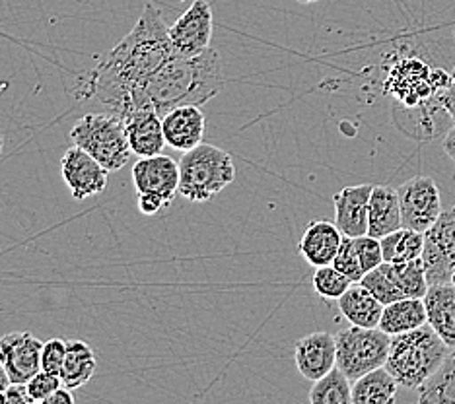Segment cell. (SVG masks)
Returning a JSON list of instances; mask_svg holds the SVG:
<instances>
[{"instance_id": "2e32d148", "label": "cell", "mask_w": 455, "mask_h": 404, "mask_svg": "<svg viewBox=\"0 0 455 404\" xmlns=\"http://www.w3.org/2000/svg\"><path fill=\"white\" fill-rule=\"evenodd\" d=\"M204 113L199 106L175 107L162 117L165 142L180 152L199 147L204 137Z\"/></svg>"}, {"instance_id": "83f0119b", "label": "cell", "mask_w": 455, "mask_h": 404, "mask_svg": "<svg viewBox=\"0 0 455 404\" xmlns=\"http://www.w3.org/2000/svg\"><path fill=\"white\" fill-rule=\"evenodd\" d=\"M307 399L312 404H353V381L339 368H333L327 376L314 381Z\"/></svg>"}, {"instance_id": "603a6c76", "label": "cell", "mask_w": 455, "mask_h": 404, "mask_svg": "<svg viewBox=\"0 0 455 404\" xmlns=\"http://www.w3.org/2000/svg\"><path fill=\"white\" fill-rule=\"evenodd\" d=\"M397 391L399 383L386 366H381L353 381V404H393Z\"/></svg>"}, {"instance_id": "4316f807", "label": "cell", "mask_w": 455, "mask_h": 404, "mask_svg": "<svg viewBox=\"0 0 455 404\" xmlns=\"http://www.w3.org/2000/svg\"><path fill=\"white\" fill-rule=\"evenodd\" d=\"M386 266L401 299L427 296L430 284L427 273H424L422 258H415V261L409 263H386Z\"/></svg>"}, {"instance_id": "cb8c5ba5", "label": "cell", "mask_w": 455, "mask_h": 404, "mask_svg": "<svg viewBox=\"0 0 455 404\" xmlns=\"http://www.w3.org/2000/svg\"><path fill=\"white\" fill-rule=\"evenodd\" d=\"M96 373V356L84 340H67V356L63 369H60V381L63 385L78 389L94 377Z\"/></svg>"}, {"instance_id": "4fadbf2b", "label": "cell", "mask_w": 455, "mask_h": 404, "mask_svg": "<svg viewBox=\"0 0 455 404\" xmlns=\"http://www.w3.org/2000/svg\"><path fill=\"white\" fill-rule=\"evenodd\" d=\"M41 350L44 342L26 330L8 333L0 338V361L10 383H28L41 371Z\"/></svg>"}, {"instance_id": "60d3db41", "label": "cell", "mask_w": 455, "mask_h": 404, "mask_svg": "<svg viewBox=\"0 0 455 404\" xmlns=\"http://www.w3.org/2000/svg\"><path fill=\"white\" fill-rule=\"evenodd\" d=\"M0 404H6V392H4V389H0Z\"/></svg>"}, {"instance_id": "44dd1931", "label": "cell", "mask_w": 455, "mask_h": 404, "mask_svg": "<svg viewBox=\"0 0 455 404\" xmlns=\"http://www.w3.org/2000/svg\"><path fill=\"white\" fill-rule=\"evenodd\" d=\"M339 311L350 325L374 329L379 325L384 304L360 282H355L339 299Z\"/></svg>"}, {"instance_id": "8d00e7d4", "label": "cell", "mask_w": 455, "mask_h": 404, "mask_svg": "<svg viewBox=\"0 0 455 404\" xmlns=\"http://www.w3.org/2000/svg\"><path fill=\"white\" fill-rule=\"evenodd\" d=\"M72 402H75V397H72L70 389L65 387V385H60L44 404H72Z\"/></svg>"}, {"instance_id": "9c48e42d", "label": "cell", "mask_w": 455, "mask_h": 404, "mask_svg": "<svg viewBox=\"0 0 455 404\" xmlns=\"http://www.w3.org/2000/svg\"><path fill=\"white\" fill-rule=\"evenodd\" d=\"M403 226L427 234L442 214V199L436 181L428 175H419L403 183L399 189Z\"/></svg>"}, {"instance_id": "7a4b0ae2", "label": "cell", "mask_w": 455, "mask_h": 404, "mask_svg": "<svg viewBox=\"0 0 455 404\" xmlns=\"http://www.w3.org/2000/svg\"><path fill=\"white\" fill-rule=\"evenodd\" d=\"M224 82V65L216 49L209 47L195 57L173 55L134 93L132 111L152 109L164 117L181 106L203 107L219 96Z\"/></svg>"}, {"instance_id": "7c38bea8", "label": "cell", "mask_w": 455, "mask_h": 404, "mask_svg": "<svg viewBox=\"0 0 455 404\" xmlns=\"http://www.w3.org/2000/svg\"><path fill=\"white\" fill-rule=\"evenodd\" d=\"M132 183L137 194H158L170 206L180 194V163L162 154L140 158L132 168Z\"/></svg>"}, {"instance_id": "ffe728a7", "label": "cell", "mask_w": 455, "mask_h": 404, "mask_svg": "<svg viewBox=\"0 0 455 404\" xmlns=\"http://www.w3.org/2000/svg\"><path fill=\"white\" fill-rule=\"evenodd\" d=\"M399 227H403V218L397 189L387 185H376L370 194L368 235L381 240Z\"/></svg>"}, {"instance_id": "d6986e66", "label": "cell", "mask_w": 455, "mask_h": 404, "mask_svg": "<svg viewBox=\"0 0 455 404\" xmlns=\"http://www.w3.org/2000/svg\"><path fill=\"white\" fill-rule=\"evenodd\" d=\"M428 325L450 348H455V282L430 284L424 296Z\"/></svg>"}, {"instance_id": "e0dca14e", "label": "cell", "mask_w": 455, "mask_h": 404, "mask_svg": "<svg viewBox=\"0 0 455 404\" xmlns=\"http://www.w3.org/2000/svg\"><path fill=\"white\" fill-rule=\"evenodd\" d=\"M123 121H125L132 154H137L139 158H148V155H158L164 152L168 142L164 137L162 117L156 111L137 109L129 113Z\"/></svg>"}, {"instance_id": "d590c367", "label": "cell", "mask_w": 455, "mask_h": 404, "mask_svg": "<svg viewBox=\"0 0 455 404\" xmlns=\"http://www.w3.org/2000/svg\"><path fill=\"white\" fill-rule=\"evenodd\" d=\"M436 98L442 103V107L446 109L450 119L455 123V82H451V84L446 90H442L440 93H436Z\"/></svg>"}, {"instance_id": "5b68a950", "label": "cell", "mask_w": 455, "mask_h": 404, "mask_svg": "<svg viewBox=\"0 0 455 404\" xmlns=\"http://www.w3.org/2000/svg\"><path fill=\"white\" fill-rule=\"evenodd\" d=\"M70 140L96 158L108 171L125 168L132 154L125 121L116 113H90L80 117L72 124Z\"/></svg>"}, {"instance_id": "7402d4cb", "label": "cell", "mask_w": 455, "mask_h": 404, "mask_svg": "<svg viewBox=\"0 0 455 404\" xmlns=\"http://www.w3.org/2000/svg\"><path fill=\"white\" fill-rule=\"evenodd\" d=\"M428 323L427 307H424V297H405L397 299L384 307V313L379 319V329L389 337L407 333V330L419 329Z\"/></svg>"}, {"instance_id": "4dcf8cb0", "label": "cell", "mask_w": 455, "mask_h": 404, "mask_svg": "<svg viewBox=\"0 0 455 404\" xmlns=\"http://www.w3.org/2000/svg\"><path fill=\"white\" fill-rule=\"evenodd\" d=\"M333 265L339 268L340 273L353 280V282H360L362 276H364V271H362L360 261H358L353 237H348V235L343 237V243H340V247H339V253L335 257Z\"/></svg>"}, {"instance_id": "3957f363", "label": "cell", "mask_w": 455, "mask_h": 404, "mask_svg": "<svg viewBox=\"0 0 455 404\" xmlns=\"http://www.w3.org/2000/svg\"><path fill=\"white\" fill-rule=\"evenodd\" d=\"M450 346L428 323L407 333L393 335L386 368L399 387L417 391L450 354Z\"/></svg>"}, {"instance_id": "ac0fdd59", "label": "cell", "mask_w": 455, "mask_h": 404, "mask_svg": "<svg viewBox=\"0 0 455 404\" xmlns=\"http://www.w3.org/2000/svg\"><path fill=\"white\" fill-rule=\"evenodd\" d=\"M343 237L345 235L339 230L337 224H331L327 220H314L307 224L302 240L298 243V251L315 268L333 265L339 247L343 243Z\"/></svg>"}, {"instance_id": "1f68e13d", "label": "cell", "mask_w": 455, "mask_h": 404, "mask_svg": "<svg viewBox=\"0 0 455 404\" xmlns=\"http://www.w3.org/2000/svg\"><path fill=\"white\" fill-rule=\"evenodd\" d=\"M26 385H28V392H29V397H32V400L44 404L60 385H63V381H60V376H55V373L41 369L26 383Z\"/></svg>"}, {"instance_id": "d4e9b609", "label": "cell", "mask_w": 455, "mask_h": 404, "mask_svg": "<svg viewBox=\"0 0 455 404\" xmlns=\"http://www.w3.org/2000/svg\"><path fill=\"white\" fill-rule=\"evenodd\" d=\"M417 391L422 404H455V348L450 350L436 373Z\"/></svg>"}, {"instance_id": "6da1fadb", "label": "cell", "mask_w": 455, "mask_h": 404, "mask_svg": "<svg viewBox=\"0 0 455 404\" xmlns=\"http://www.w3.org/2000/svg\"><path fill=\"white\" fill-rule=\"evenodd\" d=\"M173 55L168 26L164 24L160 10L154 4H147L139 22L92 75L96 98L111 113L125 119L132 111L134 93Z\"/></svg>"}, {"instance_id": "74e56055", "label": "cell", "mask_w": 455, "mask_h": 404, "mask_svg": "<svg viewBox=\"0 0 455 404\" xmlns=\"http://www.w3.org/2000/svg\"><path fill=\"white\" fill-rule=\"evenodd\" d=\"M442 147H443V150H446V154L450 155V160L455 163V124L446 132Z\"/></svg>"}, {"instance_id": "8992f818", "label": "cell", "mask_w": 455, "mask_h": 404, "mask_svg": "<svg viewBox=\"0 0 455 404\" xmlns=\"http://www.w3.org/2000/svg\"><path fill=\"white\" fill-rule=\"evenodd\" d=\"M451 84V75L442 68H432L428 62L409 57L393 62L384 82V91L401 107H417Z\"/></svg>"}, {"instance_id": "ba28073f", "label": "cell", "mask_w": 455, "mask_h": 404, "mask_svg": "<svg viewBox=\"0 0 455 404\" xmlns=\"http://www.w3.org/2000/svg\"><path fill=\"white\" fill-rule=\"evenodd\" d=\"M420 258L428 284L455 282V206L442 210L438 222L424 234Z\"/></svg>"}, {"instance_id": "484cf974", "label": "cell", "mask_w": 455, "mask_h": 404, "mask_svg": "<svg viewBox=\"0 0 455 404\" xmlns=\"http://www.w3.org/2000/svg\"><path fill=\"white\" fill-rule=\"evenodd\" d=\"M379 242L386 263H409L420 258L424 249V234L403 226L393 234L381 237Z\"/></svg>"}, {"instance_id": "5bb4252c", "label": "cell", "mask_w": 455, "mask_h": 404, "mask_svg": "<svg viewBox=\"0 0 455 404\" xmlns=\"http://www.w3.org/2000/svg\"><path fill=\"white\" fill-rule=\"evenodd\" d=\"M294 361L298 371L307 381H317L337 368V340L331 333L306 335L296 342Z\"/></svg>"}, {"instance_id": "f1b7e54d", "label": "cell", "mask_w": 455, "mask_h": 404, "mask_svg": "<svg viewBox=\"0 0 455 404\" xmlns=\"http://www.w3.org/2000/svg\"><path fill=\"white\" fill-rule=\"evenodd\" d=\"M355 282L335 265L317 266L314 273V289L323 299H339Z\"/></svg>"}, {"instance_id": "7bdbcfd3", "label": "cell", "mask_w": 455, "mask_h": 404, "mask_svg": "<svg viewBox=\"0 0 455 404\" xmlns=\"http://www.w3.org/2000/svg\"><path fill=\"white\" fill-rule=\"evenodd\" d=\"M451 82H455V67H453V72H451Z\"/></svg>"}, {"instance_id": "30bf717a", "label": "cell", "mask_w": 455, "mask_h": 404, "mask_svg": "<svg viewBox=\"0 0 455 404\" xmlns=\"http://www.w3.org/2000/svg\"><path fill=\"white\" fill-rule=\"evenodd\" d=\"M214 31L212 8L206 0H195L189 10L178 18V22L168 28L170 41L175 55L195 57L211 47Z\"/></svg>"}, {"instance_id": "f35d334b", "label": "cell", "mask_w": 455, "mask_h": 404, "mask_svg": "<svg viewBox=\"0 0 455 404\" xmlns=\"http://www.w3.org/2000/svg\"><path fill=\"white\" fill-rule=\"evenodd\" d=\"M8 385H10V377H8V373H6L4 366H3V361H0V389L6 391Z\"/></svg>"}, {"instance_id": "b9f144b4", "label": "cell", "mask_w": 455, "mask_h": 404, "mask_svg": "<svg viewBox=\"0 0 455 404\" xmlns=\"http://www.w3.org/2000/svg\"><path fill=\"white\" fill-rule=\"evenodd\" d=\"M299 4H312V3H319V0H296Z\"/></svg>"}, {"instance_id": "f546056e", "label": "cell", "mask_w": 455, "mask_h": 404, "mask_svg": "<svg viewBox=\"0 0 455 404\" xmlns=\"http://www.w3.org/2000/svg\"><path fill=\"white\" fill-rule=\"evenodd\" d=\"M355 242V249H356V255H358V261L362 271L370 273L374 271L376 266H379L384 263V251H381V242L378 237H371V235H360V237H353Z\"/></svg>"}, {"instance_id": "9a60e30c", "label": "cell", "mask_w": 455, "mask_h": 404, "mask_svg": "<svg viewBox=\"0 0 455 404\" xmlns=\"http://www.w3.org/2000/svg\"><path fill=\"white\" fill-rule=\"evenodd\" d=\"M374 185L345 186L333 196L335 224L343 235L360 237L368 234V206Z\"/></svg>"}, {"instance_id": "e575fe53", "label": "cell", "mask_w": 455, "mask_h": 404, "mask_svg": "<svg viewBox=\"0 0 455 404\" xmlns=\"http://www.w3.org/2000/svg\"><path fill=\"white\" fill-rule=\"evenodd\" d=\"M6 404H34L26 383H10L6 387Z\"/></svg>"}, {"instance_id": "d6a6232c", "label": "cell", "mask_w": 455, "mask_h": 404, "mask_svg": "<svg viewBox=\"0 0 455 404\" xmlns=\"http://www.w3.org/2000/svg\"><path fill=\"white\" fill-rule=\"evenodd\" d=\"M67 356V340L63 338H51L44 342V350H41V369L60 376Z\"/></svg>"}, {"instance_id": "ab89813d", "label": "cell", "mask_w": 455, "mask_h": 404, "mask_svg": "<svg viewBox=\"0 0 455 404\" xmlns=\"http://www.w3.org/2000/svg\"><path fill=\"white\" fill-rule=\"evenodd\" d=\"M3 148H4V134L0 131V155H3Z\"/></svg>"}, {"instance_id": "836d02e7", "label": "cell", "mask_w": 455, "mask_h": 404, "mask_svg": "<svg viewBox=\"0 0 455 404\" xmlns=\"http://www.w3.org/2000/svg\"><path fill=\"white\" fill-rule=\"evenodd\" d=\"M137 202H139V210H140L142 214H147V216L158 214L162 209H165V206H168V204H165L164 199H160L158 194H150V193L139 194Z\"/></svg>"}, {"instance_id": "8fae6325", "label": "cell", "mask_w": 455, "mask_h": 404, "mask_svg": "<svg viewBox=\"0 0 455 404\" xmlns=\"http://www.w3.org/2000/svg\"><path fill=\"white\" fill-rule=\"evenodd\" d=\"M60 175L75 201H86L106 191L108 170L80 147H72L60 160Z\"/></svg>"}, {"instance_id": "52a82bcc", "label": "cell", "mask_w": 455, "mask_h": 404, "mask_svg": "<svg viewBox=\"0 0 455 404\" xmlns=\"http://www.w3.org/2000/svg\"><path fill=\"white\" fill-rule=\"evenodd\" d=\"M337 340V368L350 381H356L371 369L386 366L389 356L391 337L379 327H348L339 330Z\"/></svg>"}, {"instance_id": "277c9868", "label": "cell", "mask_w": 455, "mask_h": 404, "mask_svg": "<svg viewBox=\"0 0 455 404\" xmlns=\"http://www.w3.org/2000/svg\"><path fill=\"white\" fill-rule=\"evenodd\" d=\"M235 179L232 155L201 142L180 160V194L189 202H206Z\"/></svg>"}]
</instances>
